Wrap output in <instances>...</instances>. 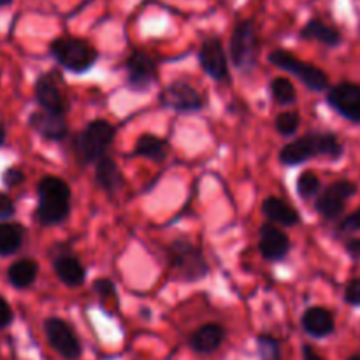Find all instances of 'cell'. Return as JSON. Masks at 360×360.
<instances>
[{
  "instance_id": "1f68e13d",
  "label": "cell",
  "mask_w": 360,
  "mask_h": 360,
  "mask_svg": "<svg viewBox=\"0 0 360 360\" xmlns=\"http://www.w3.org/2000/svg\"><path fill=\"white\" fill-rule=\"evenodd\" d=\"M2 181L7 188H14V186L21 185V183L25 181L23 171H20V169H16V167L7 169V171L2 174Z\"/></svg>"
},
{
  "instance_id": "7402d4cb",
  "label": "cell",
  "mask_w": 360,
  "mask_h": 360,
  "mask_svg": "<svg viewBox=\"0 0 360 360\" xmlns=\"http://www.w3.org/2000/svg\"><path fill=\"white\" fill-rule=\"evenodd\" d=\"M95 181L108 193H115L122 188L123 174L112 158L102 157L95 162Z\"/></svg>"
},
{
  "instance_id": "d6986e66",
  "label": "cell",
  "mask_w": 360,
  "mask_h": 360,
  "mask_svg": "<svg viewBox=\"0 0 360 360\" xmlns=\"http://www.w3.org/2000/svg\"><path fill=\"white\" fill-rule=\"evenodd\" d=\"M53 271L58 276V280L70 288L81 287L84 283V278H86V271H84L81 260L77 257L69 255V253L56 257L53 260Z\"/></svg>"
},
{
  "instance_id": "8fae6325",
  "label": "cell",
  "mask_w": 360,
  "mask_h": 360,
  "mask_svg": "<svg viewBox=\"0 0 360 360\" xmlns=\"http://www.w3.org/2000/svg\"><path fill=\"white\" fill-rule=\"evenodd\" d=\"M327 104L345 120L360 125V84L348 81L336 84L327 94Z\"/></svg>"
},
{
  "instance_id": "d4e9b609",
  "label": "cell",
  "mask_w": 360,
  "mask_h": 360,
  "mask_svg": "<svg viewBox=\"0 0 360 360\" xmlns=\"http://www.w3.org/2000/svg\"><path fill=\"white\" fill-rule=\"evenodd\" d=\"M136 155L153 162H162L167 157V144L153 134H143L136 143Z\"/></svg>"
},
{
  "instance_id": "484cf974",
  "label": "cell",
  "mask_w": 360,
  "mask_h": 360,
  "mask_svg": "<svg viewBox=\"0 0 360 360\" xmlns=\"http://www.w3.org/2000/svg\"><path fill=\"white\" fill-rule=\"evenodd\" d=\"M271 95L278 105H292L297 101V91L294 83L287 77H274L271 81Z\"/></svg>"
},
{
  "instance_id": "5b68a950",
  "label": "cell",
  "mask_w": 360,
  "mask_h": 360,
  "mask_svg": "<svg viewBox=\"0 0 360 360\" xmlns=\"http://www.w3.org/2000/svg\"><path fill=\"white\" fill-rule=\"evenodd\" d=\"M167 253L172 271L179 280L199 281L210 273L202 252L186 239H176L174 243H171Z\"/></svg>"
},
{
  "instance_id": "ffe728a7",
  "label": "cell",
  "mask_w": 360,
  "mask_h": 360,
  "mask_svg": "<svg viewBox=\"0 0 360 360\" xmlns=\"http://www.w3.org/2000/svg\"><path fill=\"white\" fill-rule=\"evenodd\" d=\"M301 39H304V41H316L323 46H329V48H336V46L343 42L341 32L327 25L326 21L319 20V18H313V20H309L302 27Z\"/></svg>"
},
{
  "instance_id": "7a4b0ae2",
  "label": "cell",
  "mask_w": 360,
  "mask_h": 360,
  "mask_svg": "<svg viewBox=\"0 0 360 360\" xmlns=\"http://www.w3.org/2000/svg\"><path fill=\"white\" fill-rule=\"evenodd\" d=\"M35 218L44 227L60 225L70 214V188L58 176H44L37 185Z\"/></svg>"
},
{
  "instance_id": "30bf717a",
  "label": "cell",
  "mask_w": 360,
  "mask_h": 360,
  "mask_svg": "<svg viewBox=\"0 0 360 360\" xmlns=\"http://www.w3.org/2000/svg\"><path fill=\"white\" fill-rule=\"evenodd\" d=\"M160 104L178 112H195L204 108L206 101L199 94V90L186 81H172L169 86L162 90Z\"/></svg>"
},
{
  "instance_id": "5bb4252c",
  "label": "cell",
  "mask_w": 360,
  "mask_h": 360,
  "mask_svg": "<svg viewBox=\"0 0 360 360\" xmlns=\"http://www.w3.org/2000/svg\"><path fill=\"white\" fill-rule=\"evenodd\" d=\"M259 250L260 255L269 262L283 260L290 252V239L278 225L264 224L259 231Z\"/></svg>"
},
{
  "instance_id": "e0dca14e",
  "label": "cell",
  "mask_w": 360,
  "mask_h": 360,
  "mask_svg": "<svg viewBox=\"0 0 360 360\" xmlns=\"http://www.w3.org/2000/svg\"><path fill=\"white\" fill-rule=\"evenodd\" d=\"M35 98H37L41 109L58 112V115H65L67 112L65 98H63L56 81L53 79V74H42L35 81Z\"/></svg>"
},
{
  "instance_id": "4316f807",
  "label": "cell",
  "mask_w": 360,
  "mask_h": 360,
  "mask_svg": "<svg viewBox=\"0 0 360 360\" xmlns=\"http://www.w3.org/2000/svg\"><path fill=\"white\" fill-rule=\"evenodd\" d=\"M295 188H297V193L301 195V199H315L316 195L320 193V179L315 172L311 171H304L299 174L297 183H295Z\"/></svg>"
},
{
  "instance_id": "836d02e7",
  "label": "cell",
  "mask_w": 360,
  "mask_h": 360,
  "mask_svg": "<svg viewBox=\"0 0 360 360\" xmlns=\"http://www.w3.org/2000/svg\"><path fill=\"white\" fill-rule=\"evenodd\" d=\"M14 315H13V309H11L9 302L6 301L4 297H0V329H6L13 323Z\"/></svg>"
},
{
  "instance_id": "d6a6232c",
  "label": "cell",
  "mask_w": 360,
  "mask_h": 360,
  "mask_svg": "<svg viewBox=\"0 0 360 360\" xmlns=\"http://www.w3.org/2000/svg\"><path fill=\"white\" fill-rule=\"evenodd\" d=\"M14 213H16V207H14L13 199L7 193L0 192V220L13 218Z\"/></svg>"
},
{
  "instance_id": "277c9868",
  "label": "cell",
  "mask_w": 360,
  "mask_h": 360,
  "mask_svg": "<svg viewBox=\"0 0 360 360\" xmlns=\"http://www.w3.org/2000/svg\"><path fill=\"white\" fill-rule=\"evenodd\" d=\"M53 58L70 72H86L95 65L98 53L88 41L79 37H58L49 46Z\"/></svg>"
},
{
  "instance_id": "44dd1931",
  "label": "cell",
  "mask_w": 360,
  "mask_h": 360,
  "mask_svg": "<svg viewBox=\"0 0 360 360\" xmlns=\"http://www.w3.org/2000/svg\"><path fill=\"white\" fill-rule=\"evenodd\" d=\"M262 214L274 225H285V227H294L301 221L297 211L288 206L285 200L278 197H267L262 202Z\"/></svg>"
},
{
  "instance_id": "4fadbf2b",
  "label": "cell",
  "mask_w": 360,
  "mask_h": 360,
  "mask_svg": "<svg viewBox=\"0 0 360 360\" xmlns=\"http://www.w3.org/2000/svg\"><path fill=\"white\" fill-rule=\"evenodd\" d=\"M127 81L134 90H148L157 79V63L144 51H134L125 62Z\"/></svg>"
},
{
  "instance_id": "6da1fadb",
  "label": "cell",
  "mask_w": 360,
  "mask_h": 360,
  "mask_svg": "<svg viewBox=\"0 0 360 360\" xmlns=\"http://www.w3.org/2000/svg\"><path fill=\"white\" fill-rule=\"evenodd\" d=\"M345 148L333 132H309L292 143L285 144L280 151V162L283 165H299L315 157H327L338 160L343 157Z\"/></svg>"
},
{
  "instance_id": "4dcf8cb0",
  "label": "cell",
  "mask_w": 360,
  "mask_h": 360,
  "mask_svg": "<svg viewBox=\"0 0 360 360\" xmlns=\"http://www.w3.org/2000/svg\"><path fill=\"white\" fill-rule=\"evenodd\" d=\"M345 302L354 308H360V276L354 278L348 281L347 288H345Z\"/></svg>"
},
{
  "instance_id": "8d00e7d4",
  "label": "cell",
  "mask_w": 360,
  "mask_h": 360,
  "mask_svg": "<svg viewBox=\"0 0 360 360\" xmlns=\"http://www.w3.org/2000/svg\"><path fill=\"white\" fill-rule=\"evenodd\" d=\"M302 360H326V359L320 357L311 345H302Z\"/></svg>"
},
{
  "instance_id": "f546056e",
  "label": "cell",
  "mask_w": 360,
  "mask_h": 360,
  "mask_svg": "<svg viewBox=\"0 0 360 360\" xmlns=\"http://www.w3.org/2000/svg\"><path fill=\"white\" fill-rule=\"evenodd\" d=\"M94 292L101 299H115L116 297V287L109 278H98L94 281Z\"/></svg>"
},
{
  "instance_id": "83f0119b",
  "label": "cell",
  "mask_w": 360,
  "mask_h": 360,
  "mask_svg": "<svg viewBox=\"0 0 360 360\" xmlns=\"http://www.w3.org/2000/svg\"><path fill=\"white\" fill-rule=\"evenodd\" d=\"M257 350H259L260 360H283L280 341L269 334H260L257 338Z\"/></svg>"
},
{
  "instance_id": "3957f363",
  "label": "cell",
  "mask_w": 360,
  "mask_h": 360,
  "mask_svg": "<svg viewBox=\"0 0 360 360\" xmlns=\"http://www.w3.org/2000/svg\"><path fill=\"white\" fill-rule=\"evenodd\" d=\"M116 129L108 120H91L76 137H74V151L77 160L83 165L95 164L102 158L115 141Z\"/></svg>"
},
{
  "instance_id": "7c38bea8",
  "label": "cell",
  "mask_w": 360,
  "mask_h": 360,
  "mask_svg": "<svg viewBox=\"0 0 360 360\" xmlns=\"http://www.w3.org/2000/svg\"><path fill=\"white\" fill-rule=\"evenodd\" d=\"M199 63L204 72L214 81H229V60L224 44L218 37H210L202 42L199 49Z\"/></svg>"
},
{
  "instance_id": "52a82bcc",
  "label": "cell",
  "mask_w": 360,
  "mask_h": 360,
  "mask_svg": "<svg viewBox=\"0 0 360 360\" xmlns=\"http://www.w3.org/2000/svg\"><path fill=\"white\" fill-rule=\"evenodd\" d=\"M257 30L253 21L243 20L234 27L231 35V60L239 70H248L257 62Z\"/></svg>"
},
{
  "instance_id": "f1b7e54d",
  "label": "cell",
  "mask_w": 360,
  "mask_h": 360,
  "mask_svg": "<svg viewBox=\"0 0 360 360\" xmlns=\"http://www.w3.org/2000/svg\"><path fill=\"white\" fill-rule=\"evenodd\" d=\"M299 125H301V116L295 111H285L281 115H278L276 120H274V127L285 137L295 136V132L299 130Z\"/></svg>"
},
{
  "instance_id": "9c48e42d",
  "label": "cell",
  "mask_w": 360,
  "mask_h": 360,
  "mask_svg": "<svg viewBox=\"0 0 360 360\" xmlns=\"http://www.w3.org/2000/svg\"><path fill=\"white\" fill-rule=\"evenodd\" d=\"M357 185L350 179H338L316 195L315 210L323 220L334 221L343 214L348 200L357 193Z\"/></svg>"
},
{
  "instance_id": "cb8c5ba5",
  "label": "cell",
  "mask_w": 360,
  "mask_h": 360,
  "mask_svg": "<svg viewBox=\"0 0 360 360\" xmlns=\"http://www.w3.org/2000/svg\"><path fill=\"white\" fill-rule=\"evenodd\" d=\"M25 239V231L20 224L0 221V255L7 257L21 248Z\"/></svg>"
},
{
  "instance_id": "d590c367",
  "label": "cell",
  "mask_w": 360,
  "mask_h": 360,
  "mask_svg": "<svg viewBox=\"0 0 360 360\" xmlns=\"http://www.w3.org/2000/svg\"><path fill=\"white\" fill-rule=\"evenodd\" d=\"M345 250H347L348 257H350L352 260L359 262L360 260V238L350 239V241L347 243V246H345Z\"/></svg>"
},
{
  "instance_id": "ac0fdd59",
  "label": "cell",
  "mask_w": 360,
  "mask_h": 360,
  "mask_svg": "<svg viewBox=\"0 0 360 360\" xmlns=\"http://www.w3.org/2000/svg\"><path fill=\"white\" fill-rule=\"evenodd\" d=\"M225 329L218 323H204L190 336L188 345L195 354L211 355L224 345Z\"/></svg>"
},
{
  "instance_id": "f35d334b",
  "label": "cell",
  "mask_w": 360,
  "mask_h": 360,
  "mask_svg": "<svg viewBox=\"0 0 360 360\" xmlns=\"http://www.w3.org/2000/svg\"><path fill=\"white\" fill-rule=\"evenodd\" d=\"M14 0H0V9H2V7H7V6H11V4H13Z\"/></svg>"
},
{
  "instance_id": "9a60e30c",
  "label": "cell",
  "mask_w": 360,
  "mask_h": 360,
  "mask_svg": "<svg viewBox=\"0 0 360 360\" xmlns=\"http://www.w3.org/2000/svg\"><path fill=\"white\" fill-rule=\"evenodd\" d=\"M28 123L39 136L49 141H56V143L65 139L67 134H69L65 115L46 111V109H39V111L32 112Z\"/></svg>"
},
{
  "instance_id": "ab89813d",
  "label": "cell",
  "mask_w": 360,
  "mask_h": 360,
  "mask_svg": "<svg viewBox=\"0 0 360 360\" xmlns=\"http://www.w3.org/2000/svg\"><path fill=\"white\" fill-rule=\"evenodd\" d=\"M347 360H360V352H359V354H354V355H350V357H348Z\"/></svg>"
},
{
  "instance_id": "74e56055",
  "label": "cell",
  "mask_w": 360,
  "mask_h": 360,
  "mask_svg": "<svg viewBox=\"0 0 360 360\" xmlns=\"http://www.w3.org/2000/svg\"><path fill=\"white\" fill-rule=\"evenodd\" d=\"M6 127L2 125V123H0V146H2L4 143H6Z\"/></svg>"
},
{
  "instance_id": "2e32d148",
  "label": "cell",
  "mask_w": 360,
  "mask_h": 360,
  "mask_svg": "<svg viewBox=\"0 0 360 360\" xmlns=\"http://www.w3.org/2000/svg\"><path fill=\"white\" fill-rule=\"evenodd\" d=\"M301 326L302 330L309 338L323 340V338H329L334 334V330H336V320H334V315L327 308L311 306V308H308L302 313Z\"/></svg>"
},
{
  "instance_id": "603a6c76",
  "label": "cell",
  "mask_w": 360,
  "mask_h": 360,
  "mask_svg": "<svg viewBox=\"0 0 360 360\" xmlns=\"http://www.w3.org/2000/svg\"><path fill=\"white\" fill-rule=\"evenodd\" d=\"M39 274V266L32 259H20L7 269V280L18 290H25L35 283Z\"/></svg>"
},
{
  "instance_id": "ba28073f",
  "label": "cell",
  "mask_w": 360,
  "mask_h": 360,
  "mask_svg": "<svg viewBox=\"0 0 360 360\" xmlns=\"http://www.w3.org/2000/svg\"><path fill=\"white\" fill-rule=\"evenodd\" d=\"M49 347L65 360H77L83 355V347L72 327L58 316H49L42 323Z\"/></svg>"
},
{
  "instance_id": "e575fe53",
  "label": "cell",
  "mask_w": 360,
  "mask_h": 360,
  "mask_svg": "<svg viewBox=\"0 0 360 360\" xmlns=\"http://www.w3.org/2000/svg\"><path fill=\"white\" fill-rule=\"evenodd\" d=\"M341 231H347V232L360 231V207L357 211H354L352 214H348V217L341 221Z\"/></svg>"
},
{
  "instance_id": "8992f818",
  "label": "cell",
  "mask_w": 360,
  "mask_h": 360,
  "mask_svg": "<svg viewBox=\"0 0 360 360\" xmlns=\"http://www.w3.org/2000/svg\"><path fill=\"white\" fill-rule=\"evenodd\" d=\"M269 60L274 67L281 70H287L292 76L297 77L304 86H308L313 91H326L329 88V76L323 72L320 67L313 65V63L299 60L292 53L285 51V49H274L269 53Z\"/></svg>"
}]
</instances>
